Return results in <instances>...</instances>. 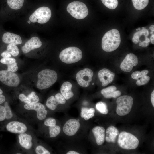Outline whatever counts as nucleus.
<instances>
[{
  "label": "nucleus",
  "mask_w": 154,
  "mask_h": 154,
  "mask_svg": "<svg viewBox=\"0 0 154 154\" xmlns=\"http://www.w3.org/2000/svg\"><path fill=\"white\" fill-rule=\"evenodd\" d=\"M52 15L50 8L46 6H41L29 11L24 12L19 24L26 30L36 31L39 25L45 24L49 21Z\"/></svg>",
  "instance_id": "obj_1"
},
{
  "label": "nucleus",
  "mask_w": 154,
  "mask_h": 154,
  "mask_svg": "<svg viewBox=\"0 0 154 154\" xmlns=\"http://www.w3.org/2000/svg\"><path fill=\"white\" fill-rule=\"evenodd\" d=\"M121 37L119 31L113 29L108 31L103 36L102 40L103 50L107 52L113 51L119 46Z\"/></svg>",
  "instance_id": "obj_2"
},
{
  "label": "nucleus",
  "mask_w": 154,
  "mask_h": 154,
  "mask_svg": "<svg viewBox=\"0 0 154 154\" xmlns=\"http://www.w3.org/2000/svg\"><path fill=\"white\" fill-rule=\"evenodd\" d=\"M58 78L57 73L50 69L42 70L38 73L37 87L40 90L47 89L54 84Z\"/></svg>",
  "instance_id": "obj_3"
},
{
  "label": "nucleus",
  "mask_w": 154,
  "mask_h": 154,
  "mask_svg": "<svg viewBox=\"0 0 154 154\" xmlns=\"http://www.w3.org/2000/svg\"><path fill=\"white\" fill-rule=\"evenodd\" d=\"M60 60L66 64H72L80 61L82 57L81 50L76 47H70L63 50L59 56Z\"/></svg>",
  "instance_id": "obj_4"
},
{
  "label": "nucleus",
  "mask_w": 154,
  "mask_h": 154,
  "mask_svg": "<svg viewBox=\"0 0 154 154\" xmlns=\"http://www.w3.org/2000/svg\"><path fill=\"white\" fill-rule=\"evenodd\" d=\"M23 42L21 36L5 30L0 23V46L8 44L19 45Z\"/></svg>",
  "instance_id": "obj_5"
},
{
  "label": "nucleus",
  "mask_w": 154,
  "mask_h": 154,
  "mask_svg": "<svg viewBox=\"0 0 154 154\" xmlns=\"http://www.w3.org/2000/svg\"><path fill=\"white\" fill-rule=\"evenodd\" d=\"M67 11L73 17L78 19H82L88 15V11L84 3L78 1H73L68 4Z\"/></svg>",
  "instance_id": "obj_6"
},
{
  "label": "nucleus",
  "mask_w": 154,
  "mask_h": 154,
  "mask_svg": "<svg viewBox=\"0 0 154 154\" xmlns=\"http://www.w3.org/2000/svg\"><path fill=\"white\" fill-rule=\"evenodd\" d=\"M117 142L121 148L127 150L135 149L139 144V140L135 136L125 131L120 133Z\"/></svg>",
  "instance_id": "obj_7"
},
{
  "label": "nucleus",
  "mask_w": 154,
  "mask_h": 154,
  "mask_svg": "<svg viewBox=\"0 0 154 154\" xmlns=\"http://www.w3.org/2000/svg\"><path fill=\"white\" fill-rule=\"evenodd\" d=\"M133 103V98L130 96L124 95L118 98L116 100L117 114L120 116L128 114L131 109Z\"/></svg>",
  "instance_id": "obj_8"
},
{
  "label": "nucleus",
  "mask_w": 154,
  "mask_h": 154,
  "mask_svg": "<svg viewBox=\"0 0 154 154\" xmlns=\"http://www.w3.org/2000/svg\"><path fill=\"white\" fill-rule=\"evenodd\" d=\"M42 44L40 38L35 33L24 43L21 47V50L24 54H31L40 49Z\"/></svg>",
  "instance_id": "obj_9"
},
{
  "label": "nucleus",
  "mask_w": 154,
  "mask_h": 154,
  "mask_svg": "<svg viewBox=\"0 0 154 154\" xmlns=\"http://www.w3.org/2000/svg\"><path fill=\"white\" fill-rule=\"evenodd\" d=\"M0 82L5 86L15 87L19 85L20 81L18 75L15 72L2 70H0Z\"/></svg>",
  "instance_id": "obj_10"
},
{
  "label": "nucleus",
  "mask_w": 154,
  "mask_h": 154,
  "mask_svg": "<svg viewBox=\"0 0 154 154\" xmlns=\"http://www.w3.org/2000/svg\"><path fill=\"white\" fill-rule=\"evenodd\" d=\"M93 76V72L91 70L85 68L78 72L76 74V77L80 85L84 87H87L89 85Z\"/></svg>",
  "instance_id": "obj_11"
},
{
  "label": "nucleus",
  "mask_w": 154,
  "mask_h": 154,
  "mask_svg": "<svg viewBox=\"0 0 154 154\" xmlns=\"http://www.w3.org/2000/svg\"><path fill=\"white\" fill-rule=\"evenodd\" d=\"M80 126L79 120L74 119H70L64 124L63 131L66 135L69 136H73L77 132Z\"/></svg>",
  "instance_id": "obj_12"
},
{
  "label": "nucleus",
  "mask_w": 154,
  "mask_h": 154,
  "mask_svg": "<svg viewBox=\"0 0 154 154\" xmlns=\"http://www.w3.org/2000/svg\"><path fill=\"white\" fill-rule=\"evenodd\" d=\"M138 63V59L137 56L133 53H129L126 56L121 62L120 67L123 71L129 72Z\"/></svg>",
  "instance_id": "obj_13"
},
{
  "label": "nucleus",
  "mask_w": 154,
  "mask_h": 154,
  "mask_svg": "<svg viewBox=\"0 0 154 154\" xmlns=\"http://www.w3.org/2000/svg\"><path fill=\"white\" fill-rule=\"evenodd\" d=\"M115 76V73L106 68L101 69L98 73L99 79L104 87L111 83L114 80Z\"/></svg>",
  "instance_id": "obj_14"
},
{
  "label": "nucleus",
  "mask_w": 154,
  "mask_h": 154,
  "mask_svg": "<svg viewBox=\"0 0 154 154\" xmlns=\"http://www.w3.org/2000/svg\"><path fill=\"white\" fill-rule=\"evenodd\" d=\"M7 130L11 133L21 134L25 132L27 129L26 126L23 123L18 121H12L6 125Z\"/></svg>",
  "instance_id": "obj_15"
},
{
  "label": "nucleus",
  "mask_w": 154,
  "mask_h": 154,
  "mask_svg": "<svg viewBox=\"0 0 154 154\" xmlns=\"http://www.w3.org/2000/svg\"><path fill=\"white\" fill-rule=\"evenodd\" d=\"M92 131L95 137L96 143L98 145H101L105 141L104 128L101 126H96L92 129Z\"/></svg>",
  "instance_id": "obj_16"
},
{
  "label": "nucleus",
  "mask_w": 154,
  "mask_h": 154,
  "mask_svg": "<svg viewBox=\"0 0 154 154\" xmlns=\"http://www.w3.org/2000/svg\"><path fill=\"white\" fill-rule=\"evenodd\" d=\"M117 89L116 86H112L102 89L101 90V92L105 98H115L121 94V92L119 90H116Z\"/></svg>",
  "instance_id": "obj_17"
},
{
  "label": "nucleus",
  "mask_w": 154,
  "mask_h": 154,
  "mask_svg": "<svg viewBox=\"0 0 154 154\" xmlns=\"http://www.w3.org/2000/svg\"><path fill=\"white\" fill-rule=\"evenodd\" d=\"M19 142L21 147L26 149H30L32 146V137L29 134L23 133L18 135Z\"/></svg>",
  "instance_id": "obj_18"
},
{
  "label": "nucleus",
  "mask_w": 154,
  "mask_h": 154,
  "mask_svg": "<svg viewBox=\"0 0 154 154\" xmlns=\"http://www.w3.org/2000/svg\"><path fill=\"white\" fill-rule=\"evenodd\" d=\"M119 134V131L116 127L112 125L109 126L106 131V141L108 143H115Z\"/></svg>",
  "instance_id": "obj_19"
},
{
  "label": "nucleus",
  "mask_w": 154,
  "mask_h": 154,
  "mask_svg": "<svg viewBox=\"0 0 154 154\" xmlns=\"http://www.w3.org/2000/svg\"><path fill=\"white\" fill-rule=\"evenodd\" d=\"M72 87V84L68 81L64 82L61 86L60 89L61 94L66 100L70 99L74 96V93L71 90Z\"/></svg>",
  "instance_id": "obj_20"
},
{
  "label": "nucleus",
  "mask_w": 154,
  "mask_h": 154,
  "mask_svg": "<svg viewBox=\"0 0 154 154\" xmlns=\"http://www.w3.org/2000/svg\"><path fill=\"white\" fill-rule=\"evenodd\" d=\"M95 112V110L93 108L83 107L81 109L80 116L85 120H88L94 116Z\"/></svg>",
  "instance_id": "obj_21"
},
{
  "label": "nucleus",
  "mask_w": 154,
  "mask_h": 154,
  "mask_svg": "<svg viewBox=\"0 0 154 154\" xmlns=\"http://www.w3.org/2000/svg\"><path fill=\"white\" fill-rule=\"evenodd\" d=\"M0 49L5 50L14 57L17 56L19 53V49L17 45L8 44L0 46Z\"/></svg>",
  "instance_id": "obj_22"
},
{
  "label": "nucleus",
  "mask_w": 154,
  "mask_h": 154,
  "mask_svg": "<svg viewBox=\"0 0 154 154\" xmlns=\"http://www.w3.org/2000/svg\"><path fill=\"white\" fill-rule=\"evenodd\" d=\"M149 35L148 30L145 27H142V29L136 32L134 34L132 39V41L135 44H137L139 42L140 37L143 35L147 37Z\"/></svg>",
  "instance_id": "obj_23"
},
{
  "label": "nucleus",
  "mask_w": 154,
  "mask_h": 154,
  "mask_svg": "<svg viewBox=\"0 0 154 154\" xmlns=\"http://www.w3.org/2000/svg\"><path fill=\"white\" fill-rule=\"evenodd\" d=\"M24 107L26 110H34L36 112L41 109H46L43 104L38 102L33 103H26Z\"/></svg>",
  "instance_id": "obj_24"
},
{
  "label": "nucleus",
  "mask_w": 154,
  "mask_h": 154,
  "mask_svg": "<svg viewBox=\"0 0 154 154\" xmlns=\"http://www.w3.org/2000/svg\"><path fill=\"white\" fill-rule=\"evenodd\" d=\"M133 6L137 9L142 10L148 5L149 0H132Z\"/></svg>",
  "instance_id": "obj_25"
},
{
  "label": "nucleus",
  "mask_w": 154,
  "mask_h": 154,
  "mask_svg": "<svg viewBox=\"0 0 154 154\" xmlns=\"http://www.w3.org/2000/svg\"><path fill=\"white\" fill-rule=\"evenodd\" d=\"M59 104L55 97L52 96L47 99L46 105L47 107L52 110H54Z\"/></svg>",
  "instance_id": "obj_26"
},
{
  "label": "nucleus",
  "mask_w": 154,
  "mask_h": 154,
  "mask_svg": "<svg viewBox=\"0 0 154 154\" xmlns=\"http://www.w3.org/2000/svg\"><path fill=\"white\" fill-rule=\"evenodd\" d=\"M39 101L38 96L36 95V93L32 91L27 96L24 102L26 103H33L38 102Z\"/></svg>",
  "instance_id": "obj_27"
},
{
  "label": "nucleus",
  "mask_w": 154,
  "mask_h": 154,
  "mask_svg": "<svg viewBox=\"0 0 154 154\" xmlns=\"http://www.w3.org/2000/svg\"><path fill=\"white\" fill-rule=\"evenodd\" d=\"M103 4L108 8L114 9L117 7L118 3L117 0H101Z\"/></svg>",
  "instance_id": "obj_28"
},
{
  "label": "nucleus",
  "mask_w": 154,
  "mask_h": 154,
  "mask_svg": "<svg viewBox=\"0 0 154 154\" xmlns=\"http://www.w3.org/2000/svg\"><path fill=\"white\" fill-rule=\"evenodd\" d=\"M96 108L100 113L104 114H106L108 112V110L106 104L103 102L100 101L97 103Z\"/></svg>",
  "instance_id": "obj_29"
},
{
  "label": "nucleus",
  "mask_w": 154,
  "mask_h": 154,
  "mask_svg": "<svg viewBox=\"0 0 154 154\" xmlns=\"http://www.w3.org/2000/svg\"><path fill=\"white\" fill-rule=\"evenodd\" d=\"M61 132L60 127L58 125H55L49 127V133L51 138L56 137Z\"/></svg>",
  "instance_id": "obj_30"
},
{
  "label": "nucleus",
  "mask_w": 154,
  "mask_h": 154,
  "mask_svg": "<svg viewBox=\"0 0 154 154\" xmlns=\"http://www.w3.org/2000/svg\"><path fill=\"white\" fill-rule=\"evenodd\" d=\"M149 73V71L147 70H145L141 71H135L131 74V78L135 80H137L143 76L147 75Z\"/></svg>",
  "instance_id": "obj_31"
},
{
  "label": "nucleus",
  "mask_w": 154,
  "mask_h": 154,
  "mask_svg": "<svg viewBox=\"0 0 154 154\" xmlns=\"http://www.w3.org/2000/svg\"><path fill=\"white\" fill-rule=\"evenodd\" d=\"M3 103L6 111L5 119H10L12 118L13 116L11 109L7 102L5 101Z\"/></svg>",
  "instance_id": "obj_32"
},
{
  "label": "nucleus",
  "mask_w": 154,
  "mask_h": 154,
  "mask_svg": "<svg viewBox=\"0 0 154 154\" xmlns=\"http://www.w3.org/2000/svg\"><path fill=\"white\" fill-rule=\"evenodd\" d=\"M150 79L149 76L147 75H145L137 80L136 84L138 86L144 85L149 82Z\"/></svg>",
  "instance_id": "obj_33"
},
{
  "label": "nucleus",
  "mask_w": 154,
  "mask_h": 154,
  "mask_svg": "<svg viewBox=\"0 0 154 154\" xmlns=\"http://www.w3.org/2000/svg\"><path fill=\"white\" fill-rule=\"evenodd\" d=\"M37 119L40 120L44 119L46 117L48 114L47 111L46 109H42L37 112Z\"/></svg>",
  "instance_id": "obj_34"
},
{
  "label": "nucleus",
  "mask_w": 154,
  "mask_h": 154,
  "mask_svg": "<svg viewBox=\"0 0 154 154\" xmlns=\"http://www.w3.org/2000/svg\"><path fill=\"white\" fill-rule=\"evenodd\" d=\"M37 154H50V152L42 145H38L37 147L35 150Z\"/></svg>",
  "instance_id": "obj_35"
},
{
  "label": "nucleus",
  "mask_w": 154,
  "mask_h": 154,
  "mask_svg": "<svg viewBox=\"0 0 154 154\" xmlns=\"http://www.w3.org/2000/svg\"><path fill=\"white\" fill-rule=\"evenodd\" d=\"M56 121L55 119L49 118L46 119L44 122V125L48 127L56 125Z\"/></svg>",
  "instance_id": "obj_36"
},
{
  "label": "nucleus",
  "mask_w": 154,
  "mask_h": 154,
  "mask_svg": "<svg viewBox=\"0 0 154 154\" xmlns=\"http://www.w3.org/2000/svg\"><path fill=\"white\" fill-rule=\"evenodd\" d=\"M54 97L59 104H64L66 103V100L61 93H57Z\"/></svg>",
  "instance_id": "obj_37"
},
{
  "label": "nucleus",
  "mask_w": 154,
  "mask_h": 154,
  "mask_svg": "<svg viewBox=\"0 0 154 154\" xmlns=\"http://www.w3.org/2000/svg\"><path fill=\"white\" fill-rule=\"evenodd\" d=\"M16 59L13 58H2L0 60V62L3 64L8 65L15 62Z\"/></svg>",
  "instance_id": "obj_38"
},
{
  "label": "nucleus",
  "mask_w": 154,
  "mask_h": 154,
  "mask_svg": "<svg viewBox=\"0 0 154 154\" xmlns=\"http://www.w3.org/2000/svg\"><path fill=\"white\" fill-rule=\"evenodd\" d=\"M7 70L9 71L15 72L18 69V67L17 63L15 62L12 64L7 65Z\"/></svg>",
  "instance_id": "obj_39"
},
{
  "label": "nucleus",
  "mask_w": 154,
  "mask_h": 154,
  "mask_svg": "<svg viewBox=\"0 0 154 154\" xmlns=\"http://www.w3.org/2000/svg\"><path fill=\"white\" fill-rule=\"evenodd\" d=\"M6 111L4 106L0 104V122L5 119Z\"/></svg>",
  "instance_id": "obj_40"
},
{
  "label": "nucleus",
  "mask_w": 154,
  "mask_h": 154,
  "mask_svg": "<svg viewBox=\"0 0 154 154\" xmlns=\"http://www.w3.org/2000/svg\"><path fill=\"white\" fill-rule=\"evenodd\" d=\"M150 40L149 38L146 37L145 38V40L143 41H139V46H141L143 47H145L147 46L149 43L150 42Z\"/></svg>",
  "instance_id": "obj_41"
},
{
  "label": "nucleus",
  "mask_w": 154,
  "mask_h": 154,
  "mask_svg": "<svg viewBox=\"0 0 154 154\" xmlns=\"http://www.w3.org/2000/svg\"><path fill=\"white\" fill-rule=\"evenodd\" d=\"M26 97V96L23 94H20L19 96V100L22 102H24Z\"/></svg>",
  "instance_id": "obj_42"
},
{
  "label": "nucleus",
  "mask_w": 154,
  "mask_h": 154,
  "mask_svg": "<svg viewBox=\"0 0 154 154\" xmlns=\"http://www.w3.org/2000/svg\"><path fill=\"white\" fill-rule=\"evenodd\" d=\"M151 100L152 105L154 107V90L152 92L151 96Z\"/></svg>",
  "instance_id": "obj_43"
},
{
  "label": "nucleus",
  "mask_w": 154,
  "mask_h": 154,
  "mask_svg": "<svg viewBox=\"0 0 154 154\" xmlns=\"http://www.w3.org/2000/svg\"><path fill=\"white\" fill-rule=\"evenodd\" d=\"M66 154H79L80 153L75 151H68L66 153Z\"/></svg>",
  "instance_id": "obj_44"
},
{
  "label": "nucleus",
  "mask_w": 154,
  "mask_h": 154,
  "mask_svg": "<svg viewBox=\"0 0 154 154\" xmlns=\"http://www.w3.org/2000/svg\"><path fill=\"white\" fill-rule=\"evenodd\" d=\"M151 43L153 44H154V33L151 34V35L150 37V40Z\"/></svg>",
  "instance_id": "obj_45"
},
{
  "label": "nucleus",
  "mask_w": 154,
  "mask_h": 154,
  "mask_svg": "<svg viewBox=\"0 0 154 154\" xmlns=\"http://www.w3.org/2000/svg\"><path fill=\"white\" fill-rule=\"evenodd\" d=\"M149 29L152 32L154 31V25H152L149 27Z\"/></svg>",
  "instance_id": "obj_46"
},
{
  "label": "nucleus",
  "mask_w": 154,
  "mask_h": 154,
  "mask_svg": "<svg viewBox=\"0 0 154 154\" xmlns=\"http://www.w3.org/2000/svg\"><path fill=\"white\" fill-rule=\"evenodd\" d=\"M153 32H153L151 31V32H150V33L151 34H152L154 33Z\"/></svg>",
  "instance_id": "obj_47"
},
{
  "label": "nucleus",
  "mask_w": 154,
  "mask_h": 154,
  "mask_svg": "<svg viewBox=\"0 0 154 154\" xmlns=\"http://www.w3.org/2000/svg\"><path fill=\"white\" fill-rule=\"evenodd\" d=\"M139 31V30H141V29H140V28H138V29H137Z\"/></svg>",
  "instance_id": "obj_48"
},
{
  "label": "nucleus",
  "mask_w": 154,
  "mask_h": 154,
  "mask_svg": "<svg viewBox=\"0 0 154 154\" xmlns=\"http://www.w3.org/2000/svg\"><path fill=\"white\" fill-rule=\"evenodd\" d=\"M136 30L137 31H138V30L137 29H136Z\"/></svg>",
  "instance_id": "obj_49"
}]
</instances>
